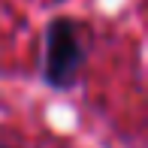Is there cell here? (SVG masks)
Instances as JSON below:
<instances>
[{
    "instance_id": "cell-2",
    "label": "cell",
    "mask_w": 148,
    "mask_h": 148,
    "mask_svg": "<svg viewBox=\"0 0 148 148\" xmlns=\"http://www.w3.org/2000/svg\"><path fill=\"white\" fill-rule=\"evenodd\" d=\"M0 148H6V145H0Z\"/></svg>"
},
{
    "instance_id": "cell-1",
    "label": "cell",
    "mask_w": 148,
    "mask_h": 148,
    "mask_svg": "<svg viewBox=\"0 0 148 148\" xmlns=\"http://www.w3.org/2000/svg\"><path fill=\"white\" fill-rule=\"evenodd\" d=\"M42 49V79L58 91H70L79 82L85 60H88V30L73 18H55L45 27Z\"/></svg>"
}]
</instances>
